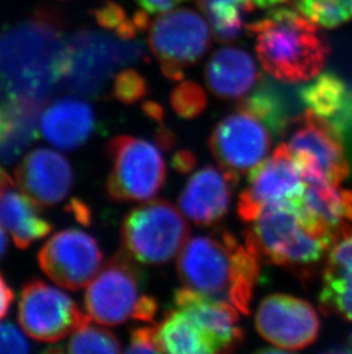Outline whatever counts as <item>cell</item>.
Wrapping results in <instances>:
<instances>
[{
	"label": "cell",
	"mask_w": 352,
	"mask_h": 354,
	"mask_svg": "<svg viewBox=\"0 0 352 354\" xmlns=\"http://www.w3.org/2000/svg\"><path fill=\"white\" fill-rule=\"evenodd\" d=\"M70 69V41L62 17L41 7L0 32V95L7 101L46 104Z\"/></svg>",
	"instance_id": "6da1fadb"
},
{
	"label": "cell",
	"mask_w": 352,
	"mask_h": 354,
	"mask_svg": "<svg viewBox=\"0 0 352 354\" xmlns=\"http://www.w3.org/2000/svg\"><path fill=\"white\" fill-rule=\"evenodd\" d=\"M260 258L226 230L186 242L177 259L183 286L249 315L260 277Z\"/></svg>",
	"instance_id": "7a4b0ae2"
},
{
	"label": "cell",
	"mask_w": 352,
	"mask_h": 354,
	"mask_svg": "<svg viewBox=\"0 0 352 354\" xmlns=\"http://www.w3.org/2000/svg\"><path fill=\"white\" fill-rule=\"evenodd\" d=\"M255 38L260 64L271 76L285 83L313 80L329 57V45L317 24L291 7L270 10L246 27Z\"/></svg>",
	"instance_id": "3957f363"
},
{
	"label": "cell",
	"mask_w": 352,
	"mask_h": 354,
	"mask_svg": "<svg viewBox=\"0 0 352 354\" xmlns=\"http://www.w3.org/2000/svg\"><path fill=\"white\" fill-rule=\"evenodd\" d=\"M189 236L186 218L167 200L148 201L130 211L121 224L124 252L143 264H166Z\"/></svg>",
	"instance_id": "277c9868"
},
{
	"label": "cell",
	"mask_w": 352,
	"mask_h": 354,
	"mask_svg": "<svg viewBox=\"0 0 352 354\" xmlns=\"http://www.w3.org/2000/svg\"><path fill=\"white\" fill-rule=\"evenodd\" d=\"M111 171L106 193L116 202L148 201L158 194L166 179L162 151L149 141L117 136L106 145Z\"/></svg>",
	"instance_id": "5b68a950"
},
{
	"label": "cell",
	"mask_w": 352,
	"mask_h": 354,
	"mask_svg": "<svg viewBox=\"0 0 352 354\" xmlns=\"http://www.w3.org/2000/svg\"><path fill=\"white\" fill-rule=\"evenodd\" d=\"M148 43L164 76L179 82L186 76V69L208 52L212 32L200 14L179 8L170 10L150 24Z\"/></svg>",
	"instance_id": "8992f818"
},
{
	"label": "cell",
	"mask_w": 352,
	"mask_h": 354,
	"mask_svg": "<svg viewBox=\"0 0 352 354\" xmlns=\"http://www.w3.org/2000/svg\"><path fill=\"white\" fill-rule=\"evenodd\" d=\"M90 320L69 295L43 280H30L21 290L17 321L35 341L57 343Z\"/></svg>",
	"instance_id": "52a82bcc"
},
{
	"label": "cell",
	"mask_w": 352,
	"mask_h": 354,
	"mask_svg": "<svg viewBox=\"0 0 352 354\" xmlns=\"http://www.w3.org/2000/svg\"><path fill=\"white\" fill-rule=\"evenodd\" d=\"M115 41L108 36L81 31L70 41V69L66 80L76 93L97 97L120 66L142 59V46Z\"/></svg>",
	"instance_id": "ba28073f"
},
{
	"label": "cell",
	"mask_w": 352,
	"mask_h": 354,
	"mask_svg": "<svg viewBox=\"0 0 352 354\" xmlns=\"http://www.w3.org/2000/svg\"><path fill=\"white\" fill-rule=\"evenodd\" d=\"M289 147L302 177L322 176L339 186L350 174L343 140L329 120L308 109L294 120Z\"/></svg>",
	"instance_id": "9c48e42d"
},
{
	"label": "cell",
	"mask_w": 352,
	"mask_h": 354,
	"mask_svg": "<svg viewBox=\"0 0 352 354\" xmlns=\"http://www.w3.org/2000/svg\"><path fill=\"white\" fill-rule=\"evenodd\" d=\"M141 271L130 256L117 254L90 281L85 294V308L90 319L104 326H118L133 319L140 301Z\"/></svg>",
	"instance_id": "30bf717a"
},
{
	"label": "cell",
	"mask_w": 352,
	"mask_h": 354,
	"mask_svg": "<svg viewBox=\"0 0 352 354\" xmlns=\"http://www.w3.org/2000/svg\"><path fill=\"white\" fill-rule=\"evenodd\" d=\"M306 183L289 145L280 144L273 156L251 171L248 185L238 201L242 221L252 223L266 207L295 203L302 197Z\"/></svg>",
	"instance_id": "8fae6325"
},
{
	"label": "cell",
	"mask_w": 352,
	"mask_h": 354,
	"mask_svg": "<svg viewBox=\"0 0 352 354\" xmlns=\"http://www.w3.org/2000/svg\"><path fill=\"white\" fill-rule=\"evenodd\" d=\"M37 261L54 283L78 291L88 286L99 273L104 254L93 236L78 228H67L45 242Z\"/></svg>",
	"instance_id": "7c38bea8"
},
{
	"label": "cell",
	"mask_w": 352,
	"mask_h": 354,
	"mask_svg": "<svg viewBox=\"0 0 352 354\" xmlns=\"http://www.w3.org/2000/svg\"><path fill=\"white\" fill-rule=\"evenodd\" d=\"M271 134L261 120L238 109L216 125L210 138L211 151L219 167L240 177L266 160Z\"/></svg>",
	"instance_id": "4fadbf2b"
},
{
	"label": "cell",
	"mask_w": 352,
	"mask_h": 354,
	"mask_svg": "<svg viewBox=\"0 0 352 354\" xmlns=\"http://www.w3.org/2000/svg\"><path fill=\"white\" fill-rule=\"evenodd\" d=\"M255 327L275 348L296 351L316 341L320 321L309 301L291 295L273 294L261 301L256 312Z\"/></svg>",
	"instance_id": "5bb4252c"
},
{
	"label": "cell",
	"mask_w": 352,
	"mask_h": 354,
	"mask_svg": "<svg viewBox=\"0 0 352 354\" xmlns=\"http://www.w3.org/2000/svg\"><path fill=\"white\" fill-rule=\"evenodd\" d=\"M15 184L37 207H53L67 198L72 189V165L64 155L50 148H36L21 160Z\"/></svg>",
	"instance_id": "9a60e30c"
},
{
	"label": "cell",
	"mask_w": 352,
	"mask_h": 354,
	"mask_svg": "<svg viewBox=\"0 0 352 354\" xmlns=\"http://www.w3.org/2000/svg\"><path fill=\"white\" fill-rule=\"evenodd\" d=\"M239 177L223 167H203L190 178L179 197L183 214L198 226L217 224L229 210Z\"/></svg>",
	"instance_id": "2e32d148"
},
{
	"label": "cell",
	"mask_w": 352,
	"mask_h": 354,
	"mask_svg": "<svg viewBox=\"0 0 352 354\" xmlns=\"http://www.w3.org/2000/svg\"><path fill=\"white\" fill-rule=\"evenodd\" d=\"M174 303L206 333L216 353H230L243 344L244 333L237 326L238 310L233 305L186 287L175 291Z\"/></svg>",
	"instance_id": "e0dca14e"
},
{
	"label": "cell",
	"mask_w": 352,
	"mask_h": 354,
	"mask_svg": "<svg viewBox=\"0 0 352 354\" xmlns=\"http://www.w3.org/2000/svg\"><path fill=\"white\" fill-rule=\"evenodd\" d=\"M303 221L294 203H282L264 209L245 235V243L261 261L277 264L280 254L302 231Z\"/></svg>",
	"instance_id": "ac0fdd59"
},
{
	"label": "cell",
	"mask_w": 352,
	"mask_h": 354,
	"mask_svg": "<svg viewBox=\"0 0 352 354\" xmlns=\"http://www.w3.org/2000/svg\"><path fill=\"white\" fill-rule=\"evenodd\" d=\"M262 80L251 54L226 46L213 54L205 68V82L214 95L223 100H242Z\"/></svg>",
	"instance_id": "d6986e66"
},
{
	"label": "cell",
	"mask_w": 352,
	"mask_h": 354,
	"mask_svg": "<svg viewBox=\"0 0 352 354\" xmlns=\"http://www.w3.org/2000/svg\"><path fill=\"white\" fill-rule=\"evenodd\" d=\"M40 132L48 142L62 149L75 151L83 146L97 127L93 108L85 101L64 97L43 111Z\"/></svg>",
	"instance_id": "ffe728a7"
},
{
	"label": "cell",
	"mask_w": 352,
	"mask_h": 354,
	"mask_svg": "<svg viewBox=\"0 0 352 354\" xmlns=\"http://www.w3.org/2000/svg\"><path fill=\"white\" fill-rule=\"evenodd\" d=\"M319 303L326 313L352 322V227L340 228L329 248Z\"/></svg>",
	"instance_id": "44dd1931"
},
{
	"label": "cell",
	"mask_w": 352,
	"mask_h": 354,
	"mask_svg": "<svg viewBox=\"0 0 352 354\" xmlns=\"http://www.w3.org/2000/svg\"><path fill=\"white\" fill-rule=\"evenodd\" d=\"M0 225L21 250L47 236L53 230L52 223L39 214V207L15 189L14 181L0 187Z\"/></svg>",
	"instance_id": "7402d4cb"
},
{
	"label": "cell",
	"mask_w": 352,
	"mask_h": 354,
	"mask_svg": "<svg viewBox=\"0 0 352 354\" xmlns=\"http://www.w3.org/2000/svg\"><path fill=\"white\" fill-rule=\"evenodd\" d=\"M43 104L27 101L0 104V162L17 160L37 138V120Z\"/></svg>",
	"instance_id": "603a6c76"
},
{
	"label": "cell",
	"mask_w": 352,
	"mask_h": 354,
	"mask_svg": "<svg viewBox=\"0 0 352 354\" xmlns=\"http://www.w3.org/2000/svg\"><path fill=\"white\" fill-rule=\"evenodd\" d=\"M158 328V339L164 352L174 354L216 353L206 333L186 312L176 308L166 312Z\"/></svg>",
	"instance_id": "cb8c5ba5"
},
{
	"label": "cell",
	"mask_w": 352,
	"mask_h": 354,
	"mask_svg": "<svg viewBox=\"0 0 352 354\" xmlns=\"http://www.w3.org/2000/svg\"><path fill=\"white\" fill-rule=\"evenodd\" d=\"M351 94V86L333 73L320 75L313 83L299 90L303 106L329 122L343 111Z\"/></svg>",
	"instance_id": "d4e9b609"
},
{
	"label": "cell",
	"mask_w": 352,
	"mask_h": 354,
	"mask_svg": "<svg viewBox=\"0 0 352 354\" xmlns=\"http://www.w3.org/2000/svg\"><path fill=\"white\" fill-rule=\"evenodd\" d=\"M261 120L276 137L287 133L299 115L292 114L285 97L268 85L260 86L251 95L239 101L238 108Z\"/></svg>",
	"instance_id": "484cf974"
},
{
	"label": "cell",
	"mask_w": 352,
	"mask_h": 354,
	"mask_svg": "<svg viewBox=\"0 0 352 354\" xmlns=\"http://www.w3.org/2000/svg\"><path fill=\"white\" fill-rule=\"evenodd\" d=\"M219 43L238 39L244 28V15L254 8L252 0H196Z\"/></svg>",
	"instance_id": "4316f807"
},
{
	"label": "cell",
	"mask_w": 352,
	"mask_h": 354,
	"mask_svg": "<svg viewBox=\"0 0 352 354\" xmlns=\"http://www.w3.org/2000/svg\"><path fill=\"white\" fill-rule=\"evenodd\" d=\"M100 27L113 31L121 40H132L150 27V19L144 12H137L128 17L126 10L119 3L108 0L92 12Z\"/></svg>",
	"instance_id": "83f0119b"
},
{
	"label": "cell",
	"mask_w": 352,
	"mask_h": 354,
	"mask_svg": "<svg viewBox=\"0 0 352 354\" xmlns=\"http://www.w3.org/2000/svg\"><path fill=\"white\" fill-rule=\"evenodd\" d=\"M64 352L68 353H119L121 344L113 331L95 327L90 320L78 328L72 334Z\"/></svg>",
	"instance_id": "f1b7e54d"
},
{
	"label": "cell",
	"mask_w": 352,
	"mask_h": 354,
	"mask_svg": "<svg viewBox=\"0 0 352 354\" xmlns=\"http://www.w3.org/2000/svg\"><path fill=\"white\" fill-rule=\"evenodd\" d=\"M295 8L320 27L338 28L351 19L343 0H295Z\"/></svg>",
	"instance_id": "f546056e"
},
{
	"label": "cell",
	"mask_w": 352,
	"mask_h": 354,
	"mask_svg": "<svg viewBox=\"0 0 352 354\" xmlns=\"http://www.w3.org/2000/svg\"><path fill=\"white\" fill-rule=\"evenodd\" d=\"M170 106L176 115L193 120L203 114L207 107V95L199 84L184 80L170 94Z\"/></svg>",
	"instance_id": "4dcf8cb0"
},
{
	"label": "cell",
	"mask_w": 352,
	"mask_h": 354,
	"mask_svg": "<svg viewBox=\"0 0 352 354\" xmlns=\"http://www.w3.org/2000/svg\"><path fill=\"white\" fill-rule=\"evenodd\" d=\"M148 84L140 73L134 69L120 71L113 80L111 95L124 104H133L146 97Z\"/></svg>",
	"instance_id": "1f68e13d"
},
{
	"label": "cell",
	"mask_w": 352,
	"mask_h": 354,
	"mask_svg": "<svg viewBox=\"0 0 352 354\" xmlns=\"http://www.w3.org/2000/svg\"><path fill=\"white\" fill-rule=\"evenodd\" d=\"M127 353H164L158 339V328L140 327L130 330Z\"/></svg>",
	"instance_id": "d6a6232c"
},
{
	"label": "cell",
	"mask_w": 352,
	"mask_h": 354,
	"mask_svg": "<svg viewBox=\"0 0 352 354\" xmlns=\"http://www.w3.org/2000/svg\"><path fill=\"white\" fill-rule=\"evenodd\" d=\"M29 342L12 324H0V353H28Z\"/></svg>",
	"instance_id": "836d02e7"
},
{
	"label": "cell",
	"mask_w": 352,
	"mask_h": 354,
	"mask_svg": "<svg viewBox=\"0 0 352 354\" xmlns=\"http://www.w3.org/2000/svg\"><path fill=\"white\" fill-rule=\"evenodd\" d=\"M158 301L156 298L142 295L140 301L137 303V308L134 311L133 319L142 321V322H153V319L158 312Z\"/></svg>",
	"instance_id": "e575fe53"
},
{
	"label": "cell",
	"mask_w": 352,
	"mask_h": 354,
	"mask_svg": "<svg viewBox=\"0 0 352 354\" xmlns=\"http://www.w3.org/2000/svg\"><path fill=\"white\" fill-rule=\"evenodd\" d=\"M196 156L193 153L186 149L176 151L172 158V165L174 170L181 174H190L196 167Z\"/></svg>",
	"instance_id": "d590c367"
},
{
	"label": "cell",
	"mask_w": 352,
	"mask_h": 354,
	"mask_svg": "<svg viewBox=\"0 0 352 354\" xmlns=\"http://www.w3.org/2000/svg\"><path fill=\"white\" fill-rule=\"evenodd\" d=\"M137 1L148 13L158 14L170 12L186 0H137Z\"/></svg>",
	"instance_id": "8d00e7d4"
},
{
	"label": "cell",
	"mask_w": 352,
	"mask_h": 354,
	"mask_svg": "<svg viewBox=\"0 0 352 354\" xmlns=\"http://www.w3.org/2000/svg\"><path fill=\"white\" fill-rule=\"evenodd\" d=\"M14 291L7 282L6 279L0 273V321L6 317L13 304Z\"/></svg>",
	"instance_id": "74e56055"
},
{
	"label": "cell",
	"mask_w": 352,
	"mask_h": 354,
	"mask_svg": "<svg viewBox=\"0 0 352 354\" xmlns=\"http://www.w3.org/2000/svg\"><path fill=\"white\" fill-rule=\"evenodd\" d=\"M159 125V129L156 133L157 145L163 151H170L176 144L175 134L168 127H165L164 123H160Z\"/></svg>",
	"instance_id": "f35d334b"
},
{
	"label": "cell",
	"mask_w": 352,
	"mask_h": 354,
	"mask_svg": "<svg viewBox=\"0 0 352 354\" xmlns=\"http://www.w3.org/2000/svg\"><path fill=\"white\" fill-rule=\"evenodd\" d=\"M142 109L148 118L156 120L158 124L163 123L164 109L159 104H157L155 101H146L143 104Z\"/></svg>",
	"instance_id": "ab89813d"
},
{
	"label": "cell",
	"mask_w": 352,
	"mask_h": 354,
	"mask_svg": "<svg viewBox=\"0 0 352 354\" xmlns=\"http://www.w3.org/2000/svg\"><path fill=\"white\" fill-rule=\"evenodd\" d=\"M254 6L260 8H266V7H273L278 3H284L285 0H252Z\"/></svg>",
	"instance_id": "60d3db41"
},
{
	"label": "cell",
	"mask_w": 352,
	"mask_h": 354,
	"mask_svg": "<svg viewBox=\"0 0 352 354\" xmlns=\"http://www.w3.org/2000/svg\"><path fill=\"white\" fill-rule=\"evenodd\" d=\"M6 250L7 237L6 234H5V232L3 231V228H1V225H0V259L3 257V254H5Z\"/></svg>",
	"instance_id": "b9f144b4"
},
{
	"label": "cell",
	"mask_w": 352,
	"mask_h": 354,
	"mask_svg": "<svg viewBox=\"0 0 352 354\" xmlns=\"http://www.w3.org/2000/svg\"><path fill=\"white\" fill-rule=\"evenodd\" d=\"M10 181L14 180L7 174L6 171L3 170V167H0V187H1L3 185L8 184Z\"/></svg>",
	"instance_id": "7bdbcfd3"
},
{
	"label": "cell",
	"mask_w": 352,
	"mask_h": 354,
	"mask_svg": "<svg viewBox=\"0 0 352 354\" xmlns=\"http://www.w3.org/2000/svg\"><path fill=\"white\" fill-rule=\"evenodd\" d=\"M344 197H346V202L349 204L350 207L352 209V191H343Z\"/></svg>",
	"instance_id": "ee69618b"
},
{
	"label": "cell",
	"mask_w": 352,
	"mask_h": 354,
	"mask_svg": "<svg viewBox=\"0 0 352 354\" xmlns=\"http://www.w3.org/2000/svg\"><path fill=\"white\" fill-rule=\"evenodd\" d=\"M350 341H351V345H352V335H351V338H350Z\"/></svg>",
	"instance_id": "f6af8a7d"
}]
</instances>
